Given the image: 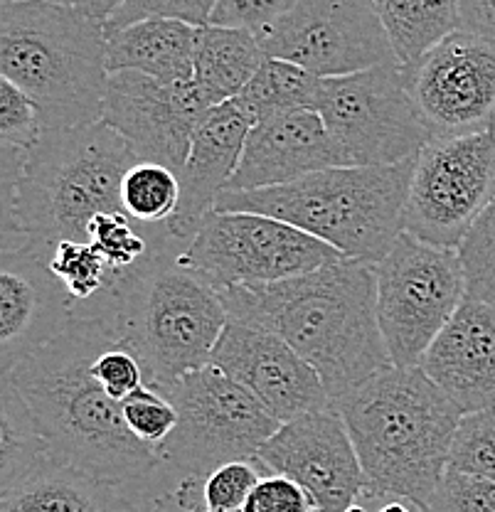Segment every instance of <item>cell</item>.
I'll use <instances>...</instances> for the list:
<instances>
[{"label": "cell", "instance_id": "44", "mask_svg": "<svg viewBox=\"0 0 495 512\" xmlns=\"http://www.w3.org/2000/svg\"><path fill=\"white\" fill-rule=\"evenodd\" d=\"M345 512H370V510H367L365 503H355V505H350V508Z\"/></svg>", "mask_w": 495, "mask_h": 512}, {"label": "cell", "instance_id": "23", "mask_svg": "<svg viewBox=\"0 0 495 512\" xmlns=\"http://www.w3.org/2000/svg\"><path fill=\"white\" fill-rule=\"evenodd\" d=\"M200 28L173 18H146L106 30V67L141 72L161 82H190Z\"/></svg>", "mask_w": 495, "mask_h": 512}, {"label": "cell", "instance_id": "3", "mask_svg": "<svg viewBox=\"0 0 495 512\" xmlns=\"http://www.w3.org/2000/svg\"><path fill=\"white\" fill-rule=\"evenodd\" d=\"M365 473L367 503L402 500L429 512L449 473L463 412L422 367H385L333 402Z\"/></svg>", "mask_w": 495, "mask_h": 512}, {"label": "cell", "instance_id": "27", "mask_svg": "<svg viewBox=\"0 0 495 512\" xmlns=\"http://www.w3.org/2000/svg\"><path fill=\"white\" fill-rule=\"evenodd\" d=\"M87 239L104 256L116 279L143 264L156 249L175 242L168 224H138L124 210L101 212L94 217L89 222Z\"/></svg>", "mask_w": 495, "mask_h": 512}, {"label": "cell", "instance_id": "38", "mask_svg": "<svg viewBox=\"0 0 495 512\" xmlns=\"http://www.w3.org/2000/svg\"><path fill=\"white\" fill-rule=\"evenodd\" d=\"M298 0H220L212 13V25L264 32L281 15L289 13Z\"/></svg>", "mask_w": 495, "mask_h": 512}, {"label": "cell", "instance_id": "14", "mask_svg": "<svg viewBox=\"0 0 495 512\" xmlns=\"http://www.w3.org/2000/svg\"><path fill=\"white\" fill-rule=\"evenodd\" d=\"M402 72L431 138L495 131L493 42L454 30Z\"/></svg>", "mask_w": 495, "mask_h": 512}, {"label": "cell", "instance_id": "46", "mask_svg": "<svg viewBox=\"0 0 495 512\" xmlns=\"http://www.w3.org/2000/svg\"><path fill=\"white\" fill-rule=\"evenodd\" d=\"M3 3H15V0H3Z\"/></svg>", "mask_w": 495, "mask_h": 512}, {"label": "cell", "instance_id": "43", "mask_svg": "<svg viewBox=\"0 0 495 512\" xmlns=\"http://www.w3.org/2000/svg\"><path fill=\"white\" fill-rule=\"evenodd\" d=\"M377 512H414V508L409 503H402V500H390V503H380Z\"/></svg>", "mask_w": 495, "mask_h": 512}, {"label": "cell", "instance_id": "30", "mask_svg": "<svg viewBox=\"0 0 495 512\" xmlns=\"http://www.w3.org/2000/svg\"><path fill=\"white\" fill-rule=\"evenodd\" d=\"M449 471L495 480V407L461 416L451 441Z\"/></svg>", "mask_w": 495, "mask_h": 512}, {"label": "cell", "instance_id": "21", "mask_svg": "<svg viewBox=\"0 0 495 512\" xmlns=\"http://www.w3.org/2000/svg\"><path fill=\"white\" fill-rule=\"evenodd\" d=\"M422 370L463 414L495 407V301L463 298L424 355Z\"/></svg>", "mask_w": 495, "mask_h": 512}, {"label": "cell", "instance_id": "25", "mask_svg": "<svg viewBox=\"0 0 495 512\" xmlns=\"http://www.w3.org/2000/svg\"><path fill=\"white\" fill-rule=\"evenodd\" d=\"M399 64L417 62L436 42L461 30V0H375Z\"/></svg>", "mask_w": 495, "mask_h": 512}, {"label": "cell", "instance_id": "7", "mask_svg": "<svg viewBox=\"0 0 495 512\" xmlns=\"http://www.w3.org/2000/svg\"><path fill=\"white\" fill-rule=\"evenodd\" d=\"M412 170L414 158L395 165H338L276 188L225 190L215 210L276 217L345 259L377 264L404 232Z\"/></svg>", "mask_w": 495, "mask_h": 512}, {"label": "cell", "instance_id": "36", "mask_svg": "<svg viewBox=\"0 0 495 512\" xmlns=\"http://www.w3.org/2000/svg\"><path fill=\"white\" fill-rule=\"evenodd\" d=\"M92 375L104 387V392L119 399V402L129 397L131 392H136L141 384H146V372H143L141 360L121 343L106 345L94 357Z\"/></svg>", "mask_w": 495, "mask_h": 512}, {"label": "cell", "instance_id": "12", "mask_svg": "<svg viewBox=\"0 0 495 512\" xmlns=\"http://www.w3.org/2000/svg\"><path fill=\"white\" fill-rule=\"evenodd\" d=\"M495 197V131L431 138L414 158L404 232L456 249Z\"/></svg>", "mask_w": 495, "mask_h": 512}, {"label": "cell", "instance_id": "35", "mask_svg": "<svg viewBox=\"0 0 495 512\" xmlns=\"http://www.w3.org/2000/svg\"><path fill=\"white\" fill-rule=\"evenodd\" d=\"M217 3L220 0H124L104 25L106 30H116L146 18H173L205 28L210 25Z\"/></svg>", "mask_w": 495, "mask_h": 512}, {"label": "cell", "instance_id": "13", "mask_svg": "<svg viewBox=\"0 0 495 512\" xmlns=\"http://www.w3.org/2000/svg\"><path fill=\"white\" fill-rule=\"evenodd\" d=\"M259 40L266 57L289 60L321 79L399 64L375 0H298Z\"/></svg>", "mask_w": 495, "mask_h": 512}, {"label": "cell", "instance_id": "42", "mask_svg": "<svg viewBox=\"0 0 495 512\" xmlns=\"http://www.w3.org/2000/svg\"><path fill=\"white\" fill-rule=\"evenodd\" d=\"M146 512H185V510L180 508L178 498H175V493L170 490V493H165L161 498L153 500V505Z\"/></svg>", "mask_w": 495, "mask_h": 512}, {"label": "cell", "instance_id": "19", "mask_svg": "<svg viewBox=\"0 0 495 512\" xmlns=\"http://www.w3.org/2000/svg\"><path fill=\"white\" fill-rule=\"evenodd\" d=\"M254 126V116L239 99L212 106L190 143L188 160L180 170V202L168 229L180 242H190L198 227L215 210L217 197L230 188L242 160L244 143Z\"/></svg>", "mask_w": 495, "mask_h": 512}, {"label": "cell", "instance_id": "20", "mask_svg": "<svg viewBox=\"0 0 495 512\" xmlns=\"http://www.w3.org/2000/svg\"><path fill=\"white\" fill-rule=\"evenodd\" d=\"M338 165L321 114L316 109L286 111L254 121L227 190L276 188Z\"/></svg>", "mask_w": 495, "mask_h": 512}, {"label": "cell", "instance_id": "22", "mask_svg": "<svg viewBox=\"0 0 495 512\" xmlns=\"http://www.w3.org/2000/svg\"><path fill=\"white\" fill-rule=\"evenodd\" d=\"M0 512H146L114 483L40 453L28 468L0 483Z\"/></svg>", "mask_w": 495, "mask_h": 512}, {"label": "cell", "instance_id": "34", "mask_svg": "<svg viewBox=\"0 0 495 512\" xmlns=\"http://www.w3.org/2000/svg\"><path fill=\"white\" fill-rule=\"evenodd\" d=\"M45 133L35 101L10 79L0 77V143L30 151Z\"/></svg>", "mask_w": 495, "mask_h": 512}, {"label": "cell", "instance_id": "29", "mask_svg": "<svg viewBox=\"0 0 495 512\" xmlns=\"http://www.w3.org/2000/svg\"><path fill=\"white\" fill-rule=\"evenodd\" d=\"M180 202V178L161 163L138 160L121 185L124 212L138 224H168Z\"/></svg>", "mask_w": 495, "mask_h": 512}, {"label": "cell", "instance_id": "26", "mask_svg": "<svg viewBox=\"0 0 495 512\" xmlns=\"http://www.w3.org/2000/svg\"><path fill=\"white\" fill-rule=\"evenodd\" d=\"M321 82V77L294 62L266 57L259 72L237 99L254 116V121H259L264 116L286 114V111L313 109Z\"/></svg>", "mask_w": 495, "mask_h": 512}, {"label": "cell", "instance_id": "45", "mask_svg": "<svg viewBox=\"0 0 495 512\" xmlns=\"http://www.w3.org/2000/svg\"><path fill=\"white\" fill-rule=\"evenodd\" d=\"M198 512H210V510H205V508H202V510H198ZM222 512H244V510H222Z\"/></svg>", "mask_w": 495, "mask_h": 512}, {"label": "cell", "instance_id": "5", "mask_svg": "<svg viewBox=\"0 0 495 512\" xmlns=\"http://www.w3.org/2000/svg\"><path fill=\"white\" fill-rule=\"evenodd\" d=\"M185 247L188 242L175 239L156 249L119 276L87 316H79L106 320L116 340L141 360L146 382L158 389L210 365L230 320L220 291L180 261Z\"/></svg>", "mask_w": 495, "mask_h": 512}, {"label": "cell", "instance_id": "10", "mask_svg": "<svg viewBox=\"0 0 495 512\" xmlns=\"http://www.w3.org/2000/svg\"><path fill=\"white\" fill-rule=\"evenodd\" d=\"M313 109L328 128L340 165L404 163L431 141L402 64L323 79Z\"/></svg>", "mask_w": 495, "mask_h": 512}, {"label": "cell", "instance_id": "6", "mask_svg": "<svg viewBox=\"0 0 495 512\" xmlns=\"http://www.w3.org/2000/svg\"><path fill=\"white\" fill-rule=\"evenodd\" d=\"M0 77L35 101L45 131L97 124L109 87L104 20L55 0L3 3Z\"/></svg>", "mask_w": 495, "mask_h": 512}, {"label": "cell", "instance_id": "8", "mask_svg": "<svg viewBox=\"0 0 495 512\" xmlns=\"http://www.w3.org/2000/svg\"><path fill=\"white\" fill-rule=\"evenodd\" d=\"M161 392L178 409V426L158 448L168 493L180 480H205L225 463L257 461L259 448L281 426L252 392L215 365L188 372Z\"/></svg>", "mask_w": 495, "mask_h": 512}, {"label": "cell", "instance_id": "16", "mask_svg": "<svg viewBox=\"0 0 495 512\" xmlns=\"http://www.w3.org/2000/svg\"><path fill=\"white\" fill-rule=\"evenodd\" d=\"M257 463L296 480L316 512H345L365 495L363 463L335 407L284 421L259 448Z\"/></svg>", "mask_w": 495, "mask_h": 512}, {"label": "cell", "instance_id": "15", "mask_svg": "<svg viewBox=\"0 0 495 512\" xmlns=\"http://www.w3.org/2000/svg\"><path fill=\"white\" fill-rule=\"evenodd\" d=\"M210 109L193 79L161 82L141 72H114L101 121L131 143L138 160L161 163L180 175L195 131Z\"/></svg>", "mask_w": 495, "mask_h": 512}, {"label": "cell", "instance_id": "33", "mask_svg": "<svg viewBox=\"0 0 495 512\" xmlns=\"http://www.w3.org/2000/svg\"><path fill=\"white\" fill-rule=\"evenodd\" d=\"M257 461H232L215 468L200 485L202 508L210 512L244 510L249 495L262 480Z\"/></svg>", "mask_w": 495, "mask_h": 512}, {"label": "cell", "instance_id": "41", "mask_svg": "<svg viewBox=\"0 0 495 512\" xmlns=\"http://www.w3.org/2000/svg\"><path fill=\"white\" fill-rule=\"evenodd\" d=\"M55 3H65V5H74V8L84 10V13L94 15V18L99 20H109L111 15L116 13V8H119L124 0H55Z\"/></svg>", "mask_w": 495, "mask_h": 512}, {"label": "cell", "instance_id": "1", "mask_svg": "<svg viewBox=\"0 0 495 512\" xmlns=\"http://www.w3.org/2000/svg\"><path fill=\"white\" fill-rule=\"evenodd\" d=\"M111 343L119 340L106 320L74 318L3 380L18 392L52 456L129 490L148 510L168 493L163 458L133 434L119 399L94 380V357Z\"/></svg>", "mask_w": 495, "mask_h": 512}, {"label": "cell", "instance_id": "2", "mask_svg": "<svg viewBox=\"0 0 495 512\" xmlns=\"http://www.w3.org/2000/svg\"><path fill=\"white\" fill-rule=\"evenodd\" d=\"M220 298L230 320L281 335L333 402L392 365L377 320L375 264L343 256L276 284L225 288Z\"/></svg>", "mask_w": 495, "mask_h": 512}, {"label": "cell", "instance_id": "39", "mask_svg": "<svg viewBox=\"0 0 495 512\" xmlns=\"http://www.w3.org/2000/svg\"><path fill=\"white\" fill-rule=\"evenodd\" d=\"M244 512H316V505L296 480L269 473L252 490Z\"/></svg>", "mask_w": 495, "mask_h": 512}, {"label": "cell", "instance_id": "32", "mask_svg": "<svg viewBox=\"0 0 495 512\" xmlns=\"http://www.w3.org/2000/svg\"><path fill=\"white\" fill-rule=\"evenodd\" d=\"M121 409H124L129 429L148 446L161 448L163 441L178 426V409H175L173 399L148 382L141 384L126 399H121Z\"/></svg>", "mask_w": 495, "mask_h": 512}, {"label": "cell", "instance_id": "28", "mask_svg": "<svg viewBox=\"0 0 495 512\" xmlns=\"http://www.w3.org/2000/svg\"><path fill=\"white\" fill-rule=\"evenodd\" d=\"M50 269L65 286L74 318L87 316L116 281L97 247L82 239H62L50 247Z\"/></svg>", "mask_w": 495, "mask_h": 512}, {"label": "cell", "instance_id": "40", "mask_svg": "<svg viewBox=\"0 0 495 512\" xmlns=\"http://www.w3.org/2000/svg\"><path fill=\"white\" fill-rule=\"evenodd\" d=\"M461 30L495 45V0H461Z\"/></svg>", "mask_w": 495, "mask_h": 512}, {"label": "cell", "instance_id": "4", "mask_svg": "<svg viewBox=\"0 0 495 512\" xmlns=\"http://www.w3.org/2000/svg\"><path fill=\"white\" fill-rule=\"evenodd\" d=\"M138 163L131 143L104 121L45 131L25 158L23 175L0 192V252L62 239L89 242V222L101 212L124 210L121 185Z\"/></svg>", "mask_w": 495, "mask_h": 512}, {"label": "cell", "instance_id": "37", "mask_svg": "<svg viewBox=\"0 0 495 512\" xmlns=\"http://www.w3.org/2000/svg\"><path fill=\"white\" fill-rule=\"evenodd\" d=\"M429 512H495V480L449 471Z\"/></svg>", "mask_w": 495, "mask_h": 512}, {"label": "cell", "instance_id": "24", "mask_svg": "<svg viewBox=\"0 0 495 512\" xmlns=\"http://www.w3.org/2000/svg\"><path fill=\"white\" fill-rule=\"evenodd\" d=\"M264 60L257 32L210 23L200 28L193 82L212 106H220L242 94Z\"/></svg>", "mask_w": 495, "mask_h": 512}, {"label": "cell", "instance_id": "31", "mask_svg": "<svg viewBox=\"0 0 495 512\" xmlns=\"http://www.w3.org/2000/svg\"><path fill=\"white\" fill-rule=\"evenodd\" d=\"M468 284V296L495 301V197L456 247Z\"/></svg>", "mask_w": 495, "mask_h": 512}, {"label": "cell", "instance_id": "18", "mask_svg": "<svg viewBox=\"0 0 495 512\" xmlns=\"http://www.w3.org/2000/svg\"><path fill=\"white\" fill-rule=\"evenodd\" d=\"M74 320L65 286L50 269V247L0 252V372L45 348Z\"/></svg>", "mask_w": 495, "mask_h": 512}, {"label": "cell", "instance_id": "17", "mask_svg": "<svg viewBox=\"0 0 495 512\" xmlns=\"http://www.w3.org/2000/svg\"><path fill=\"white\" fill-rule=\"evenodd\" d=\"M210 365L252 392L276 421L333 407L321 375L281 335L227 320Z\"/></svg>", "mask_w": 495, "mask_h": 512}, {"label": "cell", "instance_id": "9", "mask_svg": "<svg viewBox=\"0 0 495 512\" xmlns=\"http://www.w3.org/2000/svg\"><path fill=\"white\" fill-rule=\"evenodd\" d=\"M377 320L395 367H422L424 355L468 296L456 249L402 232L375 264Z\"/></svg>", "mask_w": 495, "mask_h": 512}, {"label": "cell", "instance_id": "11", "mask_svg": "<svg viewBox=\"0 0 495 512\" xmlns=\"http://www.w3.org/2000/svg\"><path fill=\"white\" fill-rule=\"evenodd\" d=\"M343 259L338 249L294 224L259 212L212 210L180 254L217 291L276 284Z\"/></svg>", "mask_w": 495, "mask_h": 512}]
</instances>
